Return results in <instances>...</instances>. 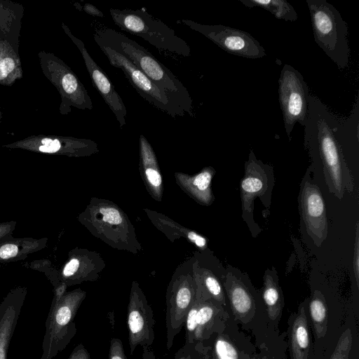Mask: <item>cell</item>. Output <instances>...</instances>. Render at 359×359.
Instances as JSON below:
<instances>
[{
  "mask_svg": "<svg viewBox=\"0 0 359 359\" xmlns=\"http://www.w3.org/2000/svg\"><path fill=\"white\" fill-rule=\"evenodd\" d=\"M15 67V62L11 57H6L0 61V79L6 78Z\"/></svg>",
  "mask_w": 359,
  "mask_h": 359,
  "instance_id": "d6a6232c",
  "label": "cell"
},
{
  "mask_svg": "<svg viewBox=\"0 0 359 359\" xmlns=\"http://www.w3.org/2000/svg\"><path fill=\"white\" fill-rule=\"evenodd\" d=\"M248 8H260L270 12L276 18L295 22L298 15L294 7L286 0H238Z\"/></svg>",
  "mask_w": 359,
  "mask_h": 359,
  "instance_id": "cb8c5ba5",
  "label": "cell"
},
{
  "mask_svg": "<svg viewBox=\"0 0 359 359\" xmlns=\"http://www.w3.org/2000/svg\"><path fill=\"white\" fill-rule=\"evenodd\" d=\"M304 146L320 161L330 191L341 199L352 192L353 179L345 156L346 146L359 142V96L347 117L333 113L309 93Z\"/></svg>",
  "mask_w": 359,
  "mask_h": 359,
  "instance_id": "6da1fadb",
  "label": "cell"
},
{
  "mask_svg": "<svg viewBox=\"0 0 359 359\" xmlns=\"http://www.w3.org/2000/svg\"><path fill=\"white\" fill-rule=\"evenodd\" d=\"M194 258L177 266L168 283L166 294V347L170 349L175 337L184 324L187 312L196 295V284L193 273Z\"/></svg>",
  "mask_w": 359,
  "mask_h": 359,
  "instance_id": "52a82bcc",
  "label": "cell"
},
{
  "mask_svg": "<svg viewBox=\"0 0 359 359\" xmlns=\"http://www.w3.org/2000/svg\"><path fill=\"white\" fill-rule=\"evenodd\" d=\"M109 13L121 30L142 38L158 50L181 57L190 56L189 44L171 27L145 10L110 8Z\"/></svg>",
  "mask_w": 359,
  "mask_h": 359,
  "instance_id": "5b68a950",
  "label": "cell"
},
{
  "mask_svg": "<svg viewBox=\"0 0 359 359\" xmlns=\"http://www.w3.org/2000/svg\"><path fill=\"white\" fill-rule=\"evenodd\" d=\"M359 242H358V222L356 223V231H355V239L354 246V254H353V271L358 286L359 283Z\"/></svg>",
  "mask_w": 359,
  "mask_h": 359,
  "instance_id": "1f68e13d",
  "label": "cell"
},
{
  "mask_svg": "<svg viewBox=\"0 0 359 359\" xmlns=\"http://www.w3.org/2000/svg\"><path fill=\"white\" fill-rule=\"evenodd\" d=\"M151 223L162 232L170 241L174 242L184 238L191 244L203 251L208 248L206 238L198 232L180 225L178 222L163 213L148 208L143 209Z\"/></svg>",
  "mask_w": 359,
  "mask_h": 359,
  "instance_id": "ac0fdd59",
  "label": "cell"
},
{
  "mask_svg": "<svg viewBox=\"0 0 359 359\" xmlns=\"http://www.w3.org/2000/svg\"><path fill=\"white\" fill-rule=\"evenodd\" d=\"M180 21L228 53L250 59L261 58L266 55L260 43L245 31L222 25H203L190 20Z\"/></svg>",
  "mask_w": 359,
  "mask_h": 359,
  "instance_id": "30bf717a",
  "label": "cell"
},
{
  "mask_svg": "<svg viewBox=\"0 0 359 359\" xmlns=\"http://www.w3.org/2000/svg\"><path fill=\"white\" fill-rule=\"evenodd\" d=\"M94 34L128 59L185 114L194 116L193 100L187 88L146 48L111 28L98 27Z\"/></svg>",
  "mask_w": 359,
  "mask_h": 359,
  "instance_id": "7a4b0ae2",
  "label": "cell"
},
{
  "mask_svg": "<svg viewBox=\"0 0 359 359\" xmlns=\"http://www.w3.org/2000/svg\"><path fill=\"white\" fill-rule=\"evenodd\" d=\"M263 298L271 320H276L282 309V298L280 287L273 276L266 272L264 276Z\"/></svg>",
  "mask_w": 359,
  "mask_h": 359,
  "instance_id": "d4e9b609",
  "label": "cell"
},
{
  "mask_svg": "<svg viewBox=\"0 0 359 359\" xmlns=\"http://www.w3.org/2000/svg\"><path fill=\"white\" fill-rule=\"evenodd\" d=\"M193 258V273L196 284V297L201 300H211L219 305L225 304L222 286L215 273L201 264L196 257Z\"/></svg>",
  "mask_w": 359,
  "mask_h": 359,
  "instance_id": "ffe728a7",
  "label": "cell"
},
{
  "mask_svg": "<svg viewBox=\"0 0 359 359\" xmlns=\"http://www.w3.org/2000/svg\"><path fill=\"white\" fill-rule=\"evenodd\" d=\"M79 48L90 75L93 86L102 96L119 123L120 128L126 124V107L109 78L89 55L83 43L70 35Z\"/></svg>",
  "mask_w": 359,
  "mask_h": 359,
  "instance_id": "4fadbf2b",
  "label": "cell"
},
{
  "mask_svg": "<svg viewBox=\"0 0 359 359\" xmlns=\"http://www.w3.org/2000/svg\"><path fill=\"white\" fill-rule=\"evenodd\" d=\"M224 285L233 312L238 317H245L253 306V299L248 290L231 273L226 275Z\"/></svg>",
  "mask_w": 359,
  "mask_h": 359,
  "instance_id": "7402d4cb",
  "label": "cell"
},
{
  "mask_svg": "<svg viewBox=\"0 0 359 359\" xmlns=\"http://www.w3.org/2000/svg\"><path fill=\"white\" fill-rule=\"evenodd\" d=\"M68 359H90V354L82 344H78Z\"/></svg>",
  "mask_w": 359,
  "mask_h": 359,
  "instance_id": "e575fe53",
  "label": "cell"
},
{
  "mask_svg": "<svg viewBox=\"0 0 359 359\" xmlns=\"http://www.w3.org/2000/svg\"><path fill=\"white\" fill-rule=\"evenodd\" d=\"M142 359H156L154 353L147 346H142Z\"/></svg>",
  "mask_w": 359,
  "mask_h": 359,
  "instance_id": "74e56055",
  "label": "cell"
},
{
  "mask_svg": "<svg viewBox=\"0 0 359 359\" xmlns=\"http://www.w3.org/2000/svg\"><path fill=\"white\" fill-rule=\"evenodd\" d=\"M79 219L93 236L114 249L134 255L142 250L127 214L109 200L91 198Z\"/></svg>",
  "mask_w": 359,
  "mask_h": 359,
  "instance_id": "3957f363",
  "label": "cell"
},
{
  "mask_svg": "<svg viewBox=\"0 0 359 359\" xmlns=\"http://www.w3.org/2000/svg\"><path fill=\"white\" fill-rule=\"evenodd\" d=\"M139 171L146 189L154 200L161 202L163 194L161 169L153 147L143 135L139 138Z\"/></svg>",
  "mask_w": 359,
  "mask_h": 359,
  "instance_id": "9a60e30c",
  "label": "cell"
},
{
  "mask_svg": "<svg viewBox=\"0 0 359 359\" xmlns=\"http://www.w3.org/2000/svg\"><path fill=\"white\" fill-rule=\"evenodd\" d=\"M302 215L309 236L320 246L327 234L325 202L318 187L309 181L304 182L299 196Z\"/></svg>",
  "mask_w": 359,
  "mask_h": 359,
  "instance_id": "7c38bea8",
  "label": "cell"
},
{
  "mask_svg": "<svg viewBox=\"0 0 359 359\" xmlns=\"http://www.w3.org/2000/svg\"><path fill=\"white\" fill-rule=\"evenodd\" d=\"M154 311L139 283L131 284L127 308V325L130 355L137 346L149 347L155 338Z\"/></svg>",
  "mask_w": 359,
  "mask_h": 359,
  "instance_id": "8fae6325",
  "label": "cell"
},
{
  "mask_svg": "<svg viewBox=\"0 0 359 359\" xmlns=\"http://www.w3.org/2000/svg\"><path fill=\"white\" fill-rule=\"evenodd\" d=\"M106 263L100 253L94 250L79 249L75 252L62 270L66 285L93 282L100 278Z\"/></svg>",
  "mask_w": 359,
  "mask_h": 359,
  "instance_id": "5bb4252c",
  "label": "cell"
},
{
  "mask_svg": "<svg viewBox=\"0 0 359 359\" xmlns=\"http://www.w3.org/2000/svg\"><path fill=\"white\" fill-rule=\"evenodd\" d=\"M25 294L11 293L0 304V359H6L11 340L18 321Z\"/></svg>",
  "mask_w": 359,
  "mask_h": 359,
  "instance_id": "e0dca14e",
  "label": "cell"
},
{
  "mask_svg": "<svg viewBox=\"0 0 359 359\" xmlns=\"http://www.w3.org/2000/svg\"><path fill=\"white\" fill-rule=\"evenodd\" d=\"M86 297L80 288L54 298L46 321L41 359H52L64 350L76 333L74 318Z\"/></svg>",
  "mask_w": 359,
  "mask_h": 359,
  "instance_id": "8992f818",
  "label": "cell"
},
{
  "mask_svg": "<svg viewBox=\"0 0 359 359\" xmlns=\"http://www.w3.org/2000/svg\"><path fill=\"white\" fill-rule=\"evenodd\" d=\"M108 359H128L123 350V343L119 339H111Z\"/></svg>",
  "mask_w": 359,
  "mask_h": 359,
  "instance_id": "f546056e",
  "label": "cell"
},
{
  "mask_svg": "<svg viewBox=\"0 0 359 359\" xmlns=\"http://www.w3.org/2000/svg\"><path fill=\"white\" fill-rule=\"evenodd\" d=\"M309 87L301 73L292 66L284 65L278 79V100L284 127L289 140L295 123L306 125L308 118Z\"/></svg>",
  "mask_w": 359,
  "mask_h": 359,
  "instance_id": "9c48e42d",
  "label": "cell"
},
{
  "mask_svg": "<svg viewBox=\"0 0 359 359\" xmlns=\"http://www.w3.org/2000/svg\"><path fill=\"white\" fill-rule=\"evenodd\" d=\"M93 39L107 57L110 65L122 70L132 86L145 100L172 118L185 115L163 91L154 84L143 72L123 55L118 53L95 34H93Z\"/></svg>",
  "mask_w": 359,
  "mask_h": 359,
  "instance_id": "ba28073f",
  "label": "cell"
},
{
  "mask_svg": "<svg viewBox=\"0 0 359 359\" xmlns=\"http://www.w3.org/2000/svg\"><path fill=\"white\" fill-rule=\"evenodd\" d=\"M83 10L90 15L100 18L104 17L102 12L91 4H86L83 6Z\"/></svg>",
  "mask_w": 359,
  "mask_h": 359,
  "instance_id": "8d00e7d4",
  "label": "cell"
},
{
  "mask_svg": "<svg viewBox=\"0 0 359 359\" xmlns=\"http://www.w3.org/2000/svg\"><path fill=\"white\" fill-rule=\"evenodd\" d=\"M314 41L340 69L350 61L348 25L337 9L326 0H306Z\"/></svg>",
  "mask_w": 359,
  "mask_h": 359,
  "instance_id": "277c9868",
  "label": "cell"
},
{
  "mask_svg": "<svg viewBox=\"0 0 359 359\" xmlns=\"http://www.w3.org/2000/svg\"><path fill=\"white\" fill-rule=\"evenodd\" d=\"M199 307V300L196 299L187 313L184 320L185 343L194 344V335L197 327V314Z\"/></svg>",
  "mask_w": 359,
  "mask_h": 359,
  "instance_id": "4316f807",
  "label": "cell"
},
{
  "mask_svg": "<svg viewBox=\"0 0 359 359\" xmlns=\"http://www.w3.org/2000/svg\"><path fill=\"white\" fill-rule=\"evenodd\" d=\"M194 344H187L180 348L175 354L174 359H191Z\"/></svg>",
  "mask_w": 359,
  "mask_h": 359,
  "instance_id": "d590c367",
  "label": "cell"
},
{
  "mask_svg": "<svg viewBox=\"0 0 359 359\" xmlns=\"http://www.w3.org/2000/svg\"><path fill=\"white\" fill-rule=\"evenodd\" d=\"M264 170L250 151L249 159L245 163V176L241 183V201L243 211L251 213L253 201L256 196L263 194L265 189L266 176Z\"/></svg>",
  "mask_w": 359,
  "mask_h": 359,
  "instance_id": "d6986e66",
  "label": "cell"
},
{
  "mask_svg": "<svg viewBox=\"0 0 359 359\" xmlns=\"http://www.w3.org/2000/svg\"><path fill=\"white\" fill-rule=\"evenodd\" d=\"M18 247L14 244H6L0 248V257L1 259H8L17 255Z\"/></svg>",
  "mask_w": 359,
  "mask_h": 359,
  "instance_id": "836d02e7",
  "label": "cell"
},
{
  "mask_svg": "<svg viewBox=\"0 0 359 359\" xmlns=\"http://www.w3.org/2000/svg\"><path fill=\"white\" fill-rule=\"evenodd\" d=\"M198 299V298H197ZM197 314V327L194 335V344L208 339L215 330L219 313V304L211 300L199 299Z\"/></svg>",
  "mask_w": 359,
  "mask_h": 359,
  "instance_id": "44dd1931",
  "label": "cell"
},
{
  "mask_svg": "<svg viewBox=\"0 0 359 359\" xmlns=\"http://www.w3.org/2000/svg\"><path fill=\"white\" fill-rule=\"evenodd\" d=\"M215 174V169L207 166L195 175L176 172L174 177L177 184L187 195L197 203L208 206L215 200L211 188Z\"/></svg>",
  "mask_w": 359,
  "mask_h": 359,
  "instance_id": "2e32d148",
  "label": "cell"
},
{
  "mask_svg": "<svg viewBox=\"0 0 359 359\" xmlns=\"http://www.w3.org/2000/svg\"><path fill=\"white\" fill-rule=\"evenodd\" d=\"M351 344L352 336L350 330H347L339 339L331 359H348Z\"/></svg>",
  "mask_w": 359,
  "mask_h": 359,
  "instance_id": "f1b7e54d",
  "label": "cell"
},
{
  "mask_svg": "<svg viewBox=\"0 0 359 359\" xmlns=\"http://www.w3.org/2000/svg\"><path fill=\"white\" fill-rule=\"evenodd\" d=\"M214 353L216 359H238V352L226 338L219 336L215 340Z\"/></svg>",
  "mask_w": 359,
  "mask_h": 359,
  "instance_id": "83f0119b",
  "label": "cell"
},
{
  "mask_svg": "<svg viewBox=\"0 0 359 359\" xmlns=\"http://www.w3.org/2000/svg\"><path fill=\"white\" fill-rule=\"evenodd\" d=\"M42 146L39 147V150L42 152L55 153L62 148V143L57 139L51 140L45 138L41 140Z\"/></svg>",
  "mask_w": 359,
  "mask_h": 359,
  "instance_id": "4dcf8cb0",
  "label": "cell"
},
{
  "mask_svg": "<svg viewBox=\"0 0 359 359\" xmlns=\"http://www.w3.org/2000/svg\"><path fill=\"white\" fill-rule=\"evenodd\" d=\"M310 313L318 334H322L327 323V306L320 296H315L310 302Z\"/></svg>",
  "mask_w": 359,
  "mask_h": 359,
  "instance_id": "484cf974",
  "label": "cell"
},
{
  "mask_svg": "<svg viewBox=\"0 0 359 359\" xmlns=\"http://www.w3.org/2000/svg\"><path fill=\"white\" fill-rule=\"evenodd\" d=\"M191 359H197V358H195L194 348H193V351H192Z\"/></svg>",
  "mask_w": 359,
  "mask_h": 359,
  "instance_id": "f35d334b",
  "label": "cell"
},
{
  "mask_svg": "<svg viewBox=\"0 0 359 359\" xmlns=\"http://www.w3.org/2000/svg\"><path fill=\"white\" fill-rule=\"evenodd\" d=\"M309 344L307 320L303 307L292 325L291 332L292 359H307Z\"/></svg>",
  "mask_w": 359,
  "mask_h": 359,
  "instance_id": "603a6c76",
  "label": "cell"
}]
</instances>
